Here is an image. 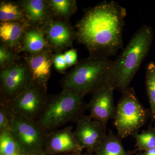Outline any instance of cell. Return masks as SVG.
Segmentation results:
<instances>
[{"label": "cell", "instance_id": "cell-2", "mask_svg": "<svg viewBox=\"0 0 155 155\" xmlns=\"http://www.w3.org/2000/svg\"><path fill=\"white\" fill-rule=\"evenodd\" d=\"M153 39L152 29L146 25L134 35L114 61L108 82L115 90L122 93L129 88L131 81L149 52Z\"/></svg>", "mask_w": 155, "mask_h": 155}, {"label": "cell", "instance_id": "cell-4", "mask_svg": "<svg viewBox=\"0 0 155 155\" xmlns=\"http://www.w3.org/2000/svg\"><path fill=\"white\" fill-rule=\"evenodd\" d=\"M114 61L90 57L80 62L64 78L63 89L85 96L92 94L109 80Z\"/></svg>", "mask_w": 155, "mask_h": 155}, {"label": "cell", "instance_id": "cell-28", "mask_svg": "<svg viewBox=\"0 0 155 155\" xmlns=\"http://www.w3.org/2000/svg\"><path fill=\"white\" fill-rule=\"evenodd\" d=\"M8 155H25V154L23 153L22 152H19L13 154Z\"/></svg>", "mask_w": 155, "mask_h": 155}, {"label": "cell", "instance_id": "cell-9", "mask_svg": "<svg viewBox=\"0 0 155 155\" xmlns=\"http://www.w3.org/2000/svg\"><path fill=\"white\" fill-rule=\"evenodd\" d=\"M114 90V87L107 81L91 94V99L87 105L89 115L106 126L109 119H114L116 114Z\"/></svg>", "mask_w": 155, "mask_h": 155}, {"label": "cell", "instance_id": "cell-29", "mask_svg": "<svg viewBox=\"0 0 155 155\" xmlns=\"http://www.w3.org/2000/svg\"><path fill=\"white\" fill-rule=\"evenodd\" d=\"M41 152H36L32 153L29 154L28 155H41L40 154Z\"/></svg>", "mask_w": 155, "mask_h": 155}, {"label": "cell", "instance_id": "cell-1", "mask_svg": "<svg viewBox=\"0 0 155 155\" xmlns=\"http://www.w3.org/2000/svg\"><path fill=\"white\" fill-rule=\"evenodd\" d=\"M125 8L114 1L103 2L85 13L77 25L78 39L91 57L116 55L123 46Z\"/></svg>", "mask_w": 155, "mask_h": 155}, {"label": "cell", "instance_id": "cell-30", "mask_svg": "<svg viewBox=\"0 0 155 155\" xmlns=\"http://www.w3.org/2000/svg\"><path fill=\"white\" fill-rule=\"evenodd\" d=\"M79 155V154H74V155Z\"/></svg>", "mask_w": 155, "mask_h": 155}, {"label": "cell", "instance_id": "cell-21", "mask_svg": "<svg viewBox=\"0 0 155 155\" xmlns=\"http://www.w3.org/2000/svg\"><path fill=\"white\" fill-rule=\"evenodd\" d=\"M23 14L17 6L12 3H3L0 7V19L4 22L20 21Z\"/></svg>", "mask_w": 155, "mask_h": 155}, {"label": "cell", "instance_id": "cell-16", "mask_svg": "<svg viewBox=\"0 0 155 155\" xmlns=\"http://www.w3.org/2000/svg\"><path fill=\"white\" fill-rule=\"evenodd\" d=\"M145 84L150 105V118L155 122V63L151 62L146 69Z\"/></svg>", "mask_w": 155, "mask_h": 155}, {"label": "cell", "instance_id": "cell-7", "mask_svg": "<svg viewBox=\"0 0 155 155\" xmlns=\"http://www.w3.org/2000/svg\"><path fill=\"white\" fill-rule=\"evenodd\" d=\"M46 90L33 83L9 103L13 114L36 121L44 109L48 97Z\"/></svg>", "mask_w": 155, "mask_h": 155}, {"label": "cell", "instance_id": "cell-10", "mask_svg": "<svg viewBox=\"0 0 155 155\" xmlns=\"http://www.w3.org/2000/svg\"><path fill=\"white\" fill-rule=\"evenodd\" d=\"M76 124L74 132L79 144L83 149L96 151L107 135V126L89 115L84 116Z\"/></svg>", "mask_w": 155, "mask_h": 155}, {"label": "cell", "instance_id": "cell-19", "mask_svg": "<svg viewBox=\"0 0 155 155\" xmlns=\"http://www.w3.org/2000/svg\"><path fill=\"white\" fill-rule=\"evenodd\" d=\"M135 138L137 150L146 151L155 147V123L154 126L150 123L147 130H143L140 134L135 132L132 135Z\"/></svg>", "mask_w": 155, "mask_h": 155}, {"label": "cell", "instance_id": "cell-8", "mask_svg": "<svg viewBox=\"0 0 155 155\" xmlns=\"http://www.w3.org/2000/svg\"><path fill=\"white\" fill-rule=\"evenodd\" d=\"M1 104H8L25 88L34 83L28 68L16 65L1 72Z\"/></svg>", "mask_w": 155, "mask_h": 155}, {"label": "cell", "instance_id": "cell-23", "mask_svg": "<svg viewBox=\"0 0 155 155\" xmlns=\"http://www.w3.org/2000/svg\"><path fill=\"white\" fill-rule=\"evenodd\" d=\"M13 114L8 105L0 104V132L4 130H11V122Z\"/></svg>", "mask_w": 155, "mask_h": 155}, {"label": "cell", "instance_id": "cell-15", "mask_svg": "<svg viewBox=\"0 0 155 155\" xmlns=\"http://www.w3.org/2000/svg\"><path fill=\"white\" fill-rule=\"evenodd\" d=\"M23 33L22 25L17 22H7L0 25V37L11 47L19 42Z\"/></svg>", "mask_w": 155, "mask_h": 155}, {"label": "cell", "instance_id": "cell-14", "mask_svg": "<svg viewBox=\"0 0 155 155\" xmlns=\"http://www.w3.org/2000/svg\"><path fill=\"white\" fill-rule=\"evenodd\" d=\"M121 140L110 130L96 150V155H129L124 149Z\"/></svg>", "mask_w": 155, "mask_h": 155}, {"label": "cell", "instance_id": "cell-5", "mask_svg": "<svg viewBox=\"0 0 155 155\" xmlns=\"http://www.w3.org/2000/svg\"><path fill=\"white\" fill-rule=\"evenodd\" d=\"M122 93L116 107L114 125L117 135L122 139L138 132L145 125L150 118V110L140 102L132 87Z\"/></svg>", "mask_w": 155, "mask_h": 155}, {"label": "cell", "instance_id": "cell-3", "mask_svg": "<svg viewBox=\"0 0 155 155\" xmlns=\"http://www.w3.org/2000/svg\"><path fill=\"white\" fill-rule=\"evenodd\" d=\"M84 97L63 89L58 94L48 97L44 109L37 122L48 133L68 122L77 123L84 116L87 109Z\"/></svg>", "mask_w": 155, "mask_h": 155}, {"label": "cell", "instance_id": "cell-11", "mask_svg": "<svg viewBox=\"0 0 155 155\" xmlns=\"http://www.w3.org/2000/svg\"><path fill=\"white\" fill-rule=\"evenodd\" d=\"M71 126L48 134L45 147L53 153H78L83 148L75 137Z\"/></svg>", "mask_w": 155, "mask_h": 155}, {"label": "cell", "instance_id": "cell-20", "mask_svg": "<svg viewBox=\"0 0 155 155\" xmlns=\"http://www.w3.org/2000/svg\"><path fill=\"white\" fill-rule=\"evenodd\" d=\"M19 152H22L21 148L11 130L0 132V155H8Z\"/></svg>", "mask_w": 155, "mask_h": 155}, {"label": "cell", "instance_id": "cell-18", "mask_svg": "<svg viewBox=\"0 0 155 155\" xmlns=\"http://www.w3.org/2000/svg\"><path fill=\"white\" fill-rule=\"evenodd\" d=\"M22 6L28 19L33 22H38L45 16L46 9L43 1L28 0L22 2Z\"/></svg>", "mask_w": 155, "mask_h": 155}, {"label": "cell", "instance_id": "cell-25", "mask_svg": "<svg viewBox=\"0 0 155 155\" xmlns=\"http://www.w3.org/2000/svg\"><path fill=\"white\" fill-rule=\"evenodd\" d=\"M67 67H71L77 63V53L76 50L71 49L64 54Z\"/></svg>", "mask_w": 155, "mask_h": 155}, {"label": "cell", "instance_id": "cell-27", "mask_svg": "<svg viewBox=\"0 0 155 155\" xmlns=\"http://www.w3.org/2000/svg\"><path fill=\"white\" fill-rule=\"evenodd\" d=\"M139 155H155V147L144 151V153Z\"/></svg>", "mask_w": 155, "mask_h": 155}, {"label": "cell", "instance_id": "cell-26", "mask_svg": "<svg viewBox=\"0 0 155 155\" xmlns=\"http://www.w3.org/2000/svg\"><path fill=\"white\" fill-rule=\"evenodd\" d=\"M54 63L56 69L58 71H63L67 67L64 54L57 55L54 58Z\"/></svg>", "mask_w": 155, "mask_h": 155}, {"label": "cell", "instance_id": "cell-17", "mask_svg": "<svg viewBox=\"0 0 155 155\" xmlns=\"http://www.w3.org/2000/svg\"><path fill=\"white\" fill-rule=\"evenodd\" d=\"M46 46V42L43 35L39 31L33 29L25 34L24 44L19 52L38 53Z\"/></svg>", "mask_w": 155, "mask_h": 155}, {"label": "cell", "instance_id": "cell-13", "mask_svg": "<svg viewBox=\"0 0 155 155\" xmlns=\"http://www.w3.org/2000/svg\"><path fill=\"white\" fill-rule=\"evenodd\" d=\"M47 33L50 42L56 47L69 44L73 37L71 28L61 22H53L48 27Z\"/></svg>", "mask_w": 155, "mask_h": 155}, {"label": "cell", "instance_id": "cell-22", "mask_svg": "<svg viewBox=\"0 0 155 155\" xmlns=\"http://www.w3.org/2000/svg\"><path fill=\"white\" fill-rule=\"evenodd\" d=\"M49 3L53 11L60 15H69L76 9V2L74 1L51 0Z\"/></svg>", "mask_w": 155, "mask_h": 155}, {"label": "cell", "instance_id": "cell-24", "mask_svg": "<svg viewBox=\"0 0 155 155\" xmlns=\"http://www.w3.org/2000/svg\"><path fill=\"white\" fill-rule=\"evenodd\" d=\"M14 55L8 48L2 46L0 48V64L1 67L9 64L13 61Z\"/></svg>", "mask_w": 155, "mask_h": 155}, {"label": "cell", "instance_id": "cell-12", "mask_svg": "<svg viewBox=\"0 0 155 155\" xmlns=\"http://www.w3.org/2000/svg\"><path fill=\"white\" fill-rule=\"evenodd\" d=\"M27 63L34 83L46 90L52 65L49 55L47 53L34 54L28 58Z\"/></svg>", "mask_w": 155, "mask_h": 155}, {"label": "cell", "instance_id": "cell-6", "mask_svg": "<svg viewBox=\"0 0 155 155\" xmlns=\"http://www.w3.org/2000/svg\"><path fill=\"white\" fill-rule=\"evenodd\" d=\"M11 131L25 155L41 152L45 147L48 133L36 121L13 114Z\"/></svg>", "mask_w": 155, "mask_h": 155}]
</instances>
